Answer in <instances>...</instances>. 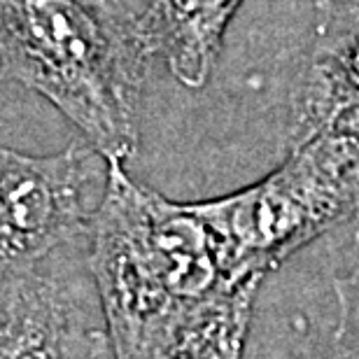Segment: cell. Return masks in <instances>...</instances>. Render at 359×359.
Returning a JSON list of instances; mask_svg holds the SVG:
<instances>
[{
    "label": "cell",
    "mask_w": 359,
    "mask_h": 359,
    "mask_svg": "<svg viewBox=\"0 0 359 359\" xmlns=\"http://www.w3.org/2000/svg\"><path fill=\"white\" fill-rule=\"evenodd\" d=\"M105 343L103 313L80 287L38 266L0 278V359H98Z\"/></svg>",
    "instance_id": "5b68a950"
},
{
    "label": "cell",
    "mask_w": 359,
    "mask_h": 359,
    "mask_svg": "<svg viewBox=\"0 0 359 359\" xmlns=\"http://www.w3.org/2000/svg\"><path fill=\"white\" fill-rule=\"evenodd\" d=\"M243 0H147L140 31L152 56L187 89L205 87Z\"/></svg>",
    "instance_id": "52a82bcc"
},
{
    "label": "cell",
    "mask_w": 359,
    "mask_h": 359,
    "mask_svg": "<svg viewBox=\"0 0 359 359\" xmlns=\"http://www.w3.org/2000/svg\"><path fill=\"white\" fill-rule=\"evenodd\" d=\"M315 38L290 93V147L320 133L359 140V0H313Z\"/></svg>",
    "instance_id": "8992f818"
},
{
    "label": "cell",
    "mask_w": 359,
    "mask_h": 359,
    "mask_svg": "<svg viewBox=\"0 0 359 359\" xmlns=\"http://www.w3.org/2000/svg\"><path fill=\"white\" fill-rule=\"evenodd\" d=\"M105 166L89 224V273L117 359L243 285L229 278L217 241L191 203L135 182L124 163Z\"/></svg>",
    "instance_id": "7a4b0ae2"
},
{
    "label": "cell",
    "mask_w": 359,
    "mask_h": 359,
    "mask_svg": "<svg viewBox=\"0 0 359 359\" xmlns=\"http://www.w3.org/2000/svg\"><path fill=\"white\" fill-rule=\"evenodd\" d=\"M336 322L327 359H359V264L334 280Z\"/></svg>",
    "instance_id": "9c48e42d"
},
{
    "label": "cell",
    "mask_w": 359,
    "mask_h": 359,
    "mask_svg": "<svg viewBox=\"0 0 359 359\" xmlns=\"http://www.w3.org/2000/svg\"><path fill=\"white\" fill-rule=\"evenodd\" d=\"M89 142L33 156L0 147V278L31 271L89 233L87 187L96 177Z\"/></svg>",
    "instance_id": "277c9868"
},
{
    "label": "cell",
    "mask_w": 359,
    "mask_h": 359,
    "mask_svg": "<svg viewBox=\"0 0 359 359\" xmlns=\"http://www.w3.org/2000/svg\"><path fill=\"white\" fill-rule=\"evenodd\" d=\"M149 59L121 0H0V80L45 96L105 163L138 152Z\"/></svg>",
    "instance_id": "6da1fadb"
},
{
    "label": "cell",
    "mask_w": 359,
    "mask_h": 359,
    "mask_svg": "<svg viewBox=\"0 0 359 359\" xmlns=\"http://www.w3.org/2000/svg\"><path fill=\"white\" fill-rule=\"evenodd\" d=\"M191 205L217 241L229 278L262 287L297 252L359 217V140L320 133L290 147L257 182Z\"/></svg>",
    "instance_id": "3957f363"
},
{
    "label": "cell",
    "mask_w": 359,
    "mask_h": 359,
    "mask_svg": "<svg viewBox=\"0 0 359 359\" xmlns=\"http://www.w3.org/2000/svg\"><path fill=\"white\" fill-rule=\"evenodd\" d=\"M257 285L222 292L119 359H245Z\"/></svg>",
    "instance_id": "ba28073f"
}]
</instances>
